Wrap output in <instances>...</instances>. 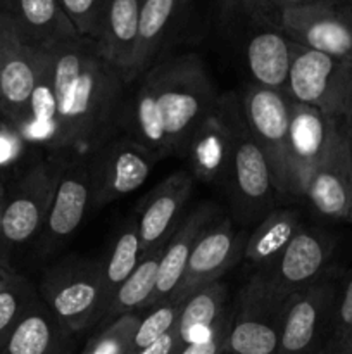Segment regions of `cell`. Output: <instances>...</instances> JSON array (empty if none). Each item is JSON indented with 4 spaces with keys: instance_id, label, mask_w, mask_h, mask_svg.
<instances>
[{
    "instance_id": "obj_43",
    "label": "cell",
    "mask_w": 352,
    "mask_h": 354,
    "mask_svg": "<svg viewBox=\"0 0 352 354\" xmlns=\"http://www.w3.org/2000/svg\"><path fill=\"white\" fill-rule=\"evenodd\" d=\"M337 354H352V341L349 342V344L345 346L344 349H340V351H338Z\"/></svg>"
},
{
    "instance_id": "obj_4",
    "label": "cell",
    "mask_w": 352,
    "mask_h": 354,
    "mask_svg": "<svg viewBox=\"0 0 352 354\" xmlns=\"http://www.w3.org/2000/svg\"><path fill=\"white\" fill-rule=\"evenodd\" d=\"M38 294L55 320L78 335L100 324L109 310L102 259L69 256L45 270Z\"/></svg>"
},
{
    "instance_id": "obj_10",
    "label": "cell",
    "mask_w": 352,
    "mask_h": 354,
    "mask_svg": "<svg viewBox=\"0 0 352 354\" xmlns=\"http://www.w3.org/2000/svg\"><path fill=\"white\" fill-rule=\"evenodd\" d=\"M57 183V162H38L28 169L0 211V249L9 254L40 235Z\"/></svg>"
},
{
    "instance_id": "obj_41",
    "label": "cell",
    "mask_w": 352,
    "mask_h": 354,
    "mask_svg": "<svg viewBox=\"0 0 352 354\" xmlns=\"http://www.w3.org/2000/svg\"><path fill=\"white\" fill-rule=\"evenodd\" d=\"M14 277H16V273H14L12 270H9V268H6V266L0 265V292H2V290L6 289L10 282H12Z\"/></svg>"
},
{
    "instance_id": "obj_47",
    "label": "cell",
    "mask_w": 352,
    "mask_h": 354,
    "mask_svg": "<svg viewBox=\"0 0 352 354\" xmlns=\"http://www.w3.org/2000/svg\"><path fill=\"white\" fill-rule=\"evenodd\" d=\"M351 2H352V0H351Z\"/></svg>"
},
{
    "instance_id": "obj_14",
    "label": "cell",
    "mask_w": 352,
    "mask_h": 354,
    "mask_svg": "<svg viewBox=\"0 0 352 354\" xmlns=\"http://www.w3.org/2000/svg\"><path fill=\"white\" fill-rule=\"evenodd\" d=\"M333 239L321 230L300 228L285 251L268 268L257 270L278 296L289 297L313 286L328 272Z\"/></svg>"
},
{
    "instance_id": "obj_19",
    "label": "cell",
    "mask_w": 352,
    "mask_h": 354,
    "mask_svg": "<svg viewBox=\"0 0 352 354\" xmlns=\"http://www.w3.org/2000/svg\"><path fill=\"white\" fill-rule=\"evenodd\" d=\"M304 197L323 216L352 221V180L349 171L344 123L311 175Z\"/></svg>"
},
{
    "instance_id": "obj_13",
    "label": "cell",
    "mask_w": 352,
    "mask_h": 354,
    "mask_svg": "<svg viewBox=\"0 0 352 354\" xmlns=\"http://www.w3.org/2000/svg\"><path fill=\"white\" fill-rule=\"evenodd\" d=\"M90 207L92 185L85 159L72 158L57 162L55 192L47 220L37 237V251L41 256L57 251L59 245L64 244L81 227Z\"/></svg>"
},
{
    "instance_id": "obj_44",
    "label": "cell",
    "mask_w": 352,
    "mask_h": 354,
    "mask_svg": "<svg viewBox=\"0 0 352 354\" xmlns=\"http://www.w3.org/2000/svg\"><path fill=\"white\" fill-rule=\"evenodd\" d=\"M2 206H3V204H2ZM2 206H0V211H2Z\"/></svg>"
},
{
    "instance_id": "obj_18",
    "label": "cell",
    "mask_w": 352,
    "mask_h": 354,
    "mask_svg": "<svg viewBox=\"0 0 352 354\" xmlns=\"http://www.w3.org/2000/svg\"><path fill=\"white\" fill-rule=\"evenodd\" d=\"M50 50L17 40L0 62V114L21 133L28 124L31 99L48 62Z\"/></svg>"
},
{
    "instance_id": "obj_28",
    "label": "cell",
    "mask_w": 352,
    "mask_h": 354,
    "mask_svg": "<svg viewBox=\"0 0 352 354\" xmlns=\"http://www.w3.org/2000/svg\"><path fill=\"white\" fill-rule=\"evenodd\" d=\"M162 251H164V248H159L157 251L150 252L140 259L135 272L117 289L116 296H114L113 303H110L109 310H107L106 317L100 324H110L123 315L147 310L148 301H150L155 286H157Z\"/></svg>"
},
{
    "instance_id": "obj_5",
    "label": "cell",
    "mask_w": 352,
    "mask_h": 354,
    "mask_svg": "<svg viewBox=\"0 0 352 354\" xmlns=\"http://www.w3.org/2000/svg\"><path fill=\"white\" fill-rule=\"evenodd\" d=\"M219 109L231 137L226 189L233 199L235 213L244 223L262 220L271 211L276 192L268 161L248 130L238 93L219 95Z\"/></svg>"
},
{
    "instance_id": "obj_1",
    "label": "cell",
    "mask_w": 352,
    "mask_h": 354,
    "mask_svg": "<svg viewBox=\"0 0 352 354\" xmlns=\"http://www.w3.org/2000/svg\"><path fill=\"white\" fill-rule=\"evenodd\" d=\"M55 127L54 151L95 147L110 137L124 102V78L97 50L95 41L78 38L50 50Z\"/></svg>"
},
{
    "instance_id": "obj_12",
    "label": "cell",
    "mask_w": 352,
    "mask_h": 354,
    "mask_svg": "<svg viewBox=\"0 0 352 354\" xmlns=\"http://www.w3.org/2000/svg\"><path fill=\"white\" fill-rule=\"evenodd\" d=\"M338 289L337 277L326 272L313 286L289 296L283 308L276 354L314 353L321 335L328 330Z\"/></svg>"
},
{
    "instance_id": "obj_23",
    "label": "cell",
    "mask_w": 352,
    "mask_h": 354,
    "mask_svg": "<svg viewBox=\"0 0 352 354\" xmlns=\"http://www.w3.org/2000/svg\"><path fill=\"white\" fill-rule=\"evenodd\" d=\"M197 178L228 187L230 178L231 137L219 109V100L213 113L199 124L186 145L185 154Z\"/></svg>"
},
{
    "instance_id": "obj_35",
    "label": "cell",
    "mask_w": 352,
    "mask_h": 354,
    "mask_svg": "<svg viewBox=\"0 0 352 354\" xmlns=\"http://www.w3.org/2000/svg\"><path fill=\"white\" fill-rule=\"evenodd\" d=\"M231 320H233V311L228 310L207 337L192 342L178 354H224V344L230 334Z\"/></svg>"
},
{
    "instance_id": "obj_15",
    "label": "cell",
    "mask_w": 352,
    "mask_h": 354,
    "mask_svg": "<svg viewBox=\"0 0 352 354\" xmlns=\"http://www.w3.org/2000/svg\"><path fill=\"white\" fill-rule=\"evenodd\" d=\"M342 123L344 120H333L314 107L292 100L289 135L290 196L306 194L311 175L340 130Z\"/></svg>"
},
{
    "instance_id": "obj_3",
    "label": "cell",
    "mask_w": 352,
    "mask_h": 354,
    "mask_svg": "<svg viewBox=\"0 0 352 354\" xmlns=\"http://www.w3.org/2000/svg\"><path fill=\"white\" fill-rule=\"evenodd\" d=\"M147 73L154 83L169 156H183L199 124L217 106L219 95L195 54L166 59Z\"/></svg>"
},
{
    "instance_id": "obj_42",
    "label": "cell",
    "mask_w": 352,
    "mask_h": 354,
    "mask_svg": "<svg viewBox=\"0 0 352 354\" xmlns=\"http://www.w3.org/2000/svg\"><path fill=\"white\" fill-rule=\"evenodd\" d=\"M6 194H7V190H6V187H3L2 180H0V206H2V204H3V199H6Z\"/></svg>"
},
{
    "instance_id": "obj_29",
    "label": "cell",
    "mask_w": 352,
    "mask_h": 354,
    "mask_svg": "<svg viewBox=\"0 0 352 354\" xmlns=\"http://www.w3.org/2000/svg\"><path fill=\"white\" fill-rule=\"evenodd\" d=\"M138 263H140V235H138V221L135 214V218L124 221L121 230L117 232L109 254L102 261L104 289H106L109 306L117 289L135 272Z\"/></svg>"
},
{
    "instance_id": "obj_36",
    "label": "cell",
    "mask_w": 352,
    "mask_h": 354,
    "mask_svg": "<svg viewBox=\"0 0 352 354\" xmlns=\"http://www.w3.org/2000/svg\"><path fill=\"white\" fill-rule=\"evenodd\" d=\"M179 351H182V348H179L178 332H176L175 327L168 334H164L161 339L152 342L150 346H147V348L141 349L137 354H178Z\"/></svg>"
},
{
    "instance_id": "obj_24",
    "label": "cell",
    "mask_w": 352,
    "mask_h": 354,
    "mask_svg": "<svg viewBox=\"0 0 352 354\" xmlns=\"http://www.w3.org/2000/svg\"><path fill=\"white\" fill-rule=\"evenodd\" d=\"M72 339L75 335L55 320L38 297L0 354H71Z\"/></svg>"
},
{
    "instance_id": "obj_26",
    "label": "cell",
    "mask_w": 352,
    "mask_h": 354,
    "mask_svg": "<svg viewBox=\"0 0 352 354\" xmlns=\"http://www.w3.org/2000/svg\"><path fill=\"white\" fill-rule=\"evenodd\" d=\"M300 228L302 223L297 211L271 209L245 242V259L259 270L268 268L282 256Z\"/></svg>"
},
{
    "instance_id": "obj_39",
    "label": "cell",
    "mask_w": 352,
    "mask_h": 354,
    "mask_svg": "<svg viewBox=\"0 0 352 354\" xmlns=\"http://www.w3.org/2000/svg\"><path fill=\"white\" fill-rule=\"evenodd\" d=\"M344 133H345V147H347L349 171H351V180H352V114H349V116L344 120Z\"/></svg>"
},
{
    "instance_id": "obj_11",
    "label": "cell",
    "mask_w": 352,
    "mask_h": 354,
    "mask_svg": "<svg viewBox=\"0 0 352 354\" xmlns=\"http://www.w3.org/2000/svg\"><path fill=\"white\" fill-rule=\"evenodd\" d=\"M280 28L293 44L352 61V3L323 0L275 9Z\"/></svg>"
},
{
    "instance_id": "obj_25",
    "label": "cell",
    "mask_w": 352,
    "mask_h": 354,
    "mask_svg": "<svg viewBox=\"0 0 352 354\" xmlns=\"http://www.w3.org/2000/svg\"><path fill=\"white\" fill-rule=\"evenodd\" d=\"M228 290L221 280L206 283L193 290L182 304L176 332L179 348H186L192 342L207 337L221 320L226 308Z\"/></svg>"
},
{
    "instance_id": "obj_17",
    "label": "cell",
    "mask_w": 352,
    "mask_h": 354,
    "mask_svg": "<svg viewBox=\"0 0 352 354\" xmlns=\"http://www.w3.org/2000/svg\"><path fill=\"white\" fill-rule=\"evenodd\" d=\"M192 187V175L179 169L166 176L141 199L137 209L140 259L168 244L182 221L179 216L190 199Z\"/></svg>"
},
{
    "instance_id": "obj_6",
    "label": "cell",
    "mask_w": 352,
    "mask_h": 354,
    "mask_svg": "<svg viewBox=\"0 0 352 354\" xmlns=\"http://www.w3.org/2000/svg\"><path fill=\"white\" fill-rule=\"evenodd\" d=\"M285 93L293 102L314 107L324 116L345 120L352 109V61L292 41Z\"/></svg>"
},
{
    "instance_id": "obj_31",
    "label": "cell",
    "mask_w": 352,
    "mask_h": 354,
    "mask_svg": "<svg viewBox=\"0 0 352 354\" xmlns=\"http://www.w3.org/2000/svg\"><path fill=\"white\" fill-rule=\"evenodd\" d=\"M183 301L166 299L155 306L148 308V313L144 315L138 322V327L135 330L133 341H131L130 354H137L152 342L161 339L169 330L176 327L179 311H182Z\"/></svg>"
},
{
    "instance_id": "obj_37",
    "label": "cell",
    "mask_w": 352,
    "mask_h": 354,
    "mask_svg": "<svg viewBox=\"0 0 352 354\" xmlns=\"http://www.w3.org/2000/svg\"><path fill=\"white\" fill-rule=\"evenodd\" d=\"M17 40H21V38L17 35L12 19L3 10H0V62Z\"/></svg>"
},
{
    "instance_id": "obj_34",
    "label": "cell",
    "mask_w": 352,
    "mask_h": 354,
    "mask_svg": "<svg viewBox=\"0 0 352 354\" xmlns=\"http://www.w3.org/2000/svg\"><path fill=\"white\" fill-rule=\"evenodd\" d=\"M79 37L95 40L106 0H57Z\"/></svg>"
},
{
    "instance_id": "obj_8",
    "label": "cell",
    "mask_w": 352,
    "mask_h": 354,
    "mask_svg": "<svg viewBox=\"0 0 352 354\" xmlns=\"http://www.w3.org/2000/svg\"><path fill=\"white\" fill-rule=\"evenodd\" d=\"M242 109L255 144L268 161L273 187L280 194H290L289 135L290 97L282 90L251 83L242 90Z\"/></svg>"
},
{
    "instance_id": "obj_32",
    "label": "cell",
    "mask_w": 352,
    "mask_h": 354,
    "mask_svg": "<svg viewBox=\"0 0 352 354\" xmlns=\"http://www.w3.org/2000/svg\"><path fill=\"white\" fill-rule=\"evenodd\" d=\"M140 318V311H135L102 325L100 332L90 339L81 354H130L131 341Z\"/></svg>"
},
{
    "instance_id": "obj_30",
    "label": "cell",
    "mask_w": 352,
    "mask_h": 354,
    "mask_svg": "<svg viewBox=\"0 0 352 354\" xmlns=\"http://www.w3.org/2000/svg\"><path fill=\"white\" fill-rule=\"evenodd\" d=\"M38 297V289H35L23 275L17 273L12 282L0 292V349L9 341L12 332Z\"/></svg>"
},
{
    "instance_id": "obj_46",
    "label": "cell",
    "mask_w": 352,
    "mask_h": 354,
    "mask_svg": "<svg viewBox=\"0 0 352 354\" xmlns=\"http://www.w3.org/2000/svg\"><path fill=\"white\" fill-rule=\"evenodd\" d=\"M0 2H2V0H0Z\"/></svg>"
},
{
    "instance_id": "obj_7",
    "label": "cell",
    "mask_w": 352,
    "mask_h": 354,
    "mask_svg": "<svg viewBox=\"0 0 352 354\" xmlns=\"http://www.w3.org/2000/svg\"><path fill=\"white\" fill-rule=\"evenodd\" d=\"M85 161L92 185V207H104L144 185L159 159L144 144L121 135L107 137L90 149Z\"/></svg>"
},
{
    "instance_id": "obj_16",
    "label": "cell",
    "mask_w": 352,
    "mask_h": 354,
    "mask_svg": "<svg viewBox=\"0 0 352 354\" xmlns=\"http://www.w3.org/2000/svg\"><path fill=\"white\" fill-rule=\"evenodd\" d=\"M244 249V237L235 230L231 220L221 218L211 223L193 245L182 280L168 299L185 301L199 287L221 280L240 259Z\"/></svg>"
},
{
    "instance_id": "obj_20",
    "label": "cell",
    "mask_w": 352,
    "mask_h": 354,
    "mask_svg": "<svg viewBox=\"0 0 352 354\" xmlns=\"http://www.w3.org/2000/svg\"><path fill=\"white\" fill-rule=\"evenodd\" d=\"M0 10L12 19L21 41L40 50L81 38L57 0H2Z\"/></svg>"
},
{
    "instance_id": "obj_33",
    "label": "cell",
    "mask_w": 352,
    "mask_h": 354,
    "mask_svg": "<svg viewBox=\"0 0 352 354\" xmlns=\"http://www.w3.org/2000/svg\"><path fill=\"white\" fill-rule=\"evenodd\" d=\"M326 332L323 354H337L352 341V272L340 283Z\"/></svg>"
},
{
    "instance_id": "obj_2",
    "label": "cell",
    "mask_w": 352,
    "mask_h": 354,
    "mask_svg": "<svg viewBox=\"0 0 352 354\" xmlns=\"http://www.w3.org/2000/svg\"><path fill=\"white\" fill-rule=\"evenodd\" d=\"M217 26L240 50L254 83L285 92L292 41L266 0H216Z\"/></svg>"
},
{
    "instance_id": "obj_22",
    "label": "cell",
    "mask_w": 352,
    "mask_h": 354,
    "mask_svg": "<svg viewBox=\"0 0 352 354\" xmlns=\"http://www.w3.org/2000/svg\"><path fill=\"white\" fill-rule=\"evenodd\" d=\"M141 0H106L95 45L99 54L130 83Z\"/></svg>"
},
{
    "instance_id": "obj_45",
    "label": "cell",
    "mask_w": 352,
    "mask_h": 354,
    "mask_svg": "<svg viewBox=\"0 0 352 354\" xmlns=\"http://www.w3.org/2000/svg\"><path fill=\"white\" fill-rule=\"evenodd\" d=\"M349 114H352V109H351V113H349Z\"/></svg>"
},
{
    "instance_id": "obj_9",
    "label": "cell",
    "mask_w": 352,
    "mask_h": 354,
    "mask_svg": "<svg viewBox=\"0 0 352 354\" xmlns=\"http://www.w3.org/2000/svg\"><path fill=\"white\" fill-rule=\"evenodd\" d=\"M286 299L269 287L261 273H254L238 296L224 354L278 353L280 328Z\"/></svg>"
},
{
    "instance_id": "obj_21",
    "label": "cell",
    "mask_w": 352,
    "mask_h": 354,
    "mask_svg": "<svg viewBox=\"0 0 352 354\" xmlns=\"http://www.w3.org/2000/svg\"><path fill=\"white\" fill-rule=\"evenodd\" d=\"M217 214H219V209L213 203H202L195 209L190 211L188 216L179 221L175 234L171 235L162 251L157 286L148 301V308L162 303L175 292L193 251V245L197 244L204 230L217 220Z\"/></svg>"
},
{
    "instance_id": "obj_27",
    "label": "cell",
    "mask_w": 352,
    "mask_h": 354,
    "mask_svg": "<svg viewBox=\"0 0 352 354\" xmlns=\"http://www.w3.org/2000/svg\"><path fill=\"white\" fill-rule=\"evenodd\" d=\"M182 0H141L130 83L148 71L178 14Z\"/></svg>"
},
{
    "instance_id": "obj_38",
    "label": "cell",
    "mask_w": 352,
    "mask_h": 354,
    "mask_svg": "<svg viewBox=\"0 0 352 354\" xmlns=\"http://www.w3.org/2000/svg\"><path fill=\"white\" fill-rule=\"evenodd\" d=\"M10 128L12 127L9 123H7V127L0 123V165L12 161L16 158L17 142H19L17 137H21V135H14Z\"/></svg>"
},
{
    "instance_id": "obj_40",
    "label": "cell",
    "mask_w": 352,
    "mask_h": 354,
    "mask_svg": "<svg viewBox=\"0 0 352 354\" xmlns=\"http://www.w3.org/2000/svg\"><path fill=\"white\" fill-rule=\"evenodd\" d=\"M266 2H268L273 9H285V7H297L307 6V3L323 2V0H266ZM345 2H351V0H345Z\"/></svg>"
}]
</instances>
